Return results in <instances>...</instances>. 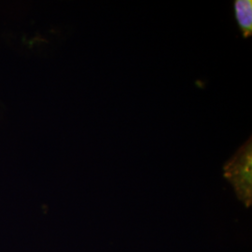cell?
Returning a JSON list of instances; mask_svg holds the SVG:
<instances>
[{
	"label": "cell",
	"mask_w": 252,
	"mask_h": 252,
	"mask_svg": "<svg viewBox=\"0 0 252 252\" xmlns=\"http://www.w3.org/2000/svg\"><path fill=\"white\" fill-rule=\"evenodd\" d=\"M235 18L245 37L252 36V2L251 0H236L234 2Z\"/></svg>",
	"instance_id": "2"
},
{
	"label": "cell",
	"mask_w": 252,
	"mask_h": 252,
	"mask_svg": "<svg viewBox=\"0 0 252 252\" xmlns=\"http://www.w3.org/2000/svg\"><path fill=\"white\" fill-rule=\"evenodd\" d=\"M252 144L250 137L223 167L226 180L232 184L237 198L246 207H251L252 203Z\"/></svg>",
	"instance_id": "1"
}]
</instances>
